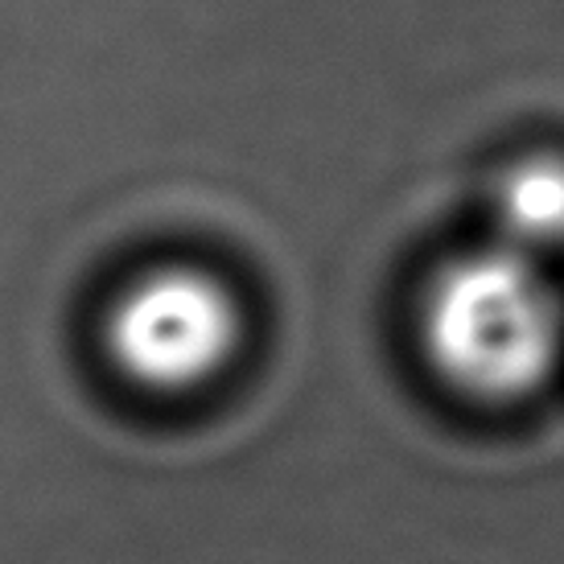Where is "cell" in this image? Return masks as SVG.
I'll return each instance as SVG.
<instances>
[{
  "label": "cell",
  "mask_w": 564,
  "mask_h": 564,
  "mask_svg": "<svg viewBox=\"0 0 564 564\" xmlns=\"http://www.w3.org/2000/svg\"><path fill=\"white\" fill-rule=\"evenodd\" d=\"M416 343L454 395L523 404L564 359V297L540 260L499 243L457 251L424 284Z\"/></svg>",
  "instance_id": "obj_1"
},
{
  "label": "cell",
  "mask_w": 564,
  "mask_h": 564,
  "mask_svg": "<svg viewBox=\"0 0 564 564\" xmlns=\"http://www.w3.org/2000/svg\"><path fill=\"white\" fill-rule=\"evenodd\" d=\"M236 338V317L219 289L203 281H165L137 314V346L165 379L206 376Z\"/></svg>",
  "instance_id": "obj_2"
},
{
  "label": "cell",
  "mask_w": 564,
  "mask_h": 564,
  "mask_svg": "<svg viewBox=\"0 0 564 564\" xmlns=\"http://www.w3.org/2000/svg\"><path fill=\"white\" fill-rule=\"evenodd\" d=\"M490 223L499 248L540 260L564 248V158L528 153L502 165L490 189Z\"/></svg>",
  "instance_id": "obj_3"
}]
</instances>
